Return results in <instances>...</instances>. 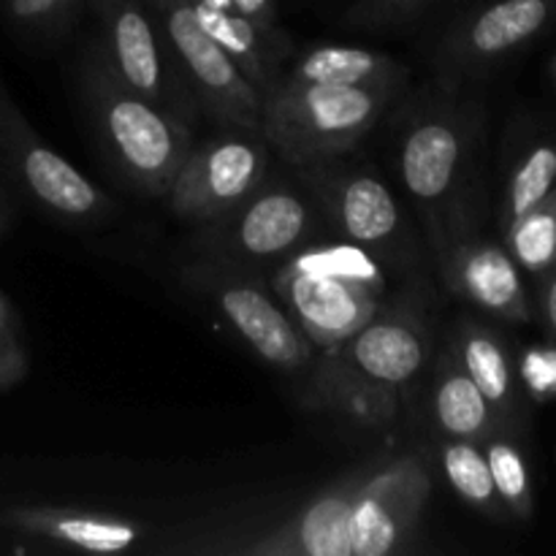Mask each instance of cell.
<instances>
[{
  "mask_svg": "<svg viewBox=\"0 0 556 556\" xmlns=\"http://www.w3.org/2000/svg\"><path fill=\"white\" fill-rule=\"evenodd\" d=\"M394 92L396 87L286 79L264 96L261 134L293 166L331 161L375 128Z\"/></svg>",
  "mask_w": 556,
  "mask_h": 556,
  "instance_id": "obj_3",
  "label": "cell"
},
{
  "mask_svg": "<svg viewBox=\"0 0 556 556\" xmlns=\"http://www.w3.org/2000/svg\"><path fill=\"white\" fill-rule=\"evenodd\" d=\"M554 76H556V58H554Z\"/></svg>",
  "mask_w": 556,
  "mask_h": 556,
  "instance_id": "obj_35",
  "label": "cell"
},
{
  "mask_svg": "<svg viewBox=\"0 0 556 556\" xmlns=\"http://www.w3.org/2000/svg\"><path fill=\"white\" fill-rule=\"evenodd\" d=\"M90 96L117 166L147 193H166L190 152L182 119L125 87L106 65L92 71Z\"/></svg>",
  "mask_w": 556,
  "mask_h": 556,
  "instance_id": "obj_4",
  "label": "cell"
},
{
  "mask_svg": "<svg viewBox=\"0 0 556 556\" xmlns=\"http://www.w3.org/2000/svg\"><path fill=\"white\" fill-rule=\"evenodd\" d=\"M434 418L448 438L478 440V443L494 434L500 421L494 407L454 356L440 364L438 386H434Z\"/></svg>",
  "mask_w": 556,
  "mask_h": 556,
  "instance_id": "obj_21",
  "label": "cell"
},
{
  "mask_svg": "<svg viewBox=\"0 0 556 556\" xmlns=\"http://www.w3.org/2000/svg\"><path fill=\"white\" fill-rule=\"evenodd\" d=\"M386 277L362 244H324L288 261L275 293L309 345L331 351L383 307Z\"/></svg>",
  "mask_w": 556,
  "mask_h": 556,
  "instance_id": "obj_2",
  "label": "cell"
},
{
  "mask_svg": "<svg viewBox=\"0 0 556 556\" xmlns=\"http://www.w3.org/2000/svg\"><path fill=\"white\" fill-rule=\"evenodd\" d=\"M440 462H443L445 478H448L451 486L456 489V494L467 505H472V508L483 510L489 516L503 514L505 505L497 497L486 454H483V445L478 440L451 438L443 445V451H440Z\"/></svg>",
  "mask_w": 556,
  "mask_h": 556,
  "instance_id": "obj_23",
  "label": "cell"
},
{
  "mask_svg": "<svg viewBox=\"0 0 556 556\" xmlns=\"http://www.w3.org/2000/svg\"><path fill=\"white\" fill-rule=\"evenodd\" d=\"M0 356L27 358L25 348H22V340H20V326H16V318L14 313H11L3 293H0Z\"/></svg>",
  "mask_w": 556,
  "mask_h": 556,
  "instance_id": "obj_30",
  "label": "cell"
},
{
  "mask_svg": "<svg viewBox=\"0 0 556 556\" xmlns=\"http://www.w3.org/2000/svg\"><path fill=\"white\" fill-rule=\"evenodd\" d=\"M443 271L451 291L486 313L514 320V324H525L532 318L521 266L516 264L508 248L481 242V239H465L445 250Z\"/></svg>",
  "mask_w": 556,
  "mask_h": 556,
  "instance_id": "obj_13",
  "label": "cell"
},
{
  "mask_svg": "<svg viewBox=\"0 0 556 556\" xmlns=\"http://www.w3.org/2000/svg\"><path fill=\"white\" fill-rule=\"evenodd\" d=\"M215 299L228 324L248 340V345L266 364L286 369V372H296L313 362V345L304 331L264 288L248 280H237V277H226L215 286Z\"/></svg>",
  "mask_w": 556,
  "mask_h": 556,
  "instance_id": "obj_12",
  "label": "cell"
},
{
  "mask_svg": "<svg viewBox=\"0 0 556 556\" xmlns=\"http://www.w3.org/2000/svg\"><path fill=\"white\" fill-rule=\"evenodd\" d=\"M0 231H3V204H0Z\"/></svg>",
  "mask_w": 556,
  "mask_h": 556,
  "instance_id": "obj_34",
  "label": "cell"
},
{
  "mask_svg": "<svg viewBox=\"0 0 556 556\" xmlns=\"http://www.w3.org/2000/svg\"><path fill=\"white\" fill-rule=\"evenodd\" d=\"M291 81L348 87H400L402 68L383 52L362 47H315L293 63Z\"/></svg>",
  "mask_w": 556,
  "mask_h": 556,
  "instance_id": "obj_19",
  "label": "cell"
},
{
  "mask_svg": "<svg viewBox=\"0 0 556 556\" xmlns=\"http://www.w3.org/2000/svg\"><path fill=\"white\" fill-rule=\"evenodd\" d=\"M554 14V0H497L478 11L451 38L456 60L483 63L535 38Z\"/></svg>",
  "mask_w": 556,
  "mask_h": 556,
  "instance_id": "obj_17",
  "label": "cell"
},
{
  "mask_svg": "<svg viewBox=\"0 0 556 556\" xmlns=\"http://www.w3.org/2000/svg\"><path fill=\"white\" fill-rule=\"evenodd\" d=\"M525 378H527V386H530L538 396L556 394V353L552 351L527 353Z\"/></svg>",
  "mask_w": 556,
  "mask_h": 556,
  "instance_id": "obj_28",
  "label": "cell"
},
{
  "mask_svg": "<svg viewBox=\"0 0 556 556\" xmlns=\"http://www.w3.org/2000/svg\"><path fill=\"white\" fill-rule=\"evenodd\" d=\"M378 462L353 467L348 476L331 483L324 494L307 503L280 530L253 543L248 554L255 556H351L353 503Z\"/></svg>",
  "mask_w": 556,
  "mask_h": 556,
  "instance_id": "obj_11",
  "label": "cell"
},
{
  "mask_svg": "<svg viewBox=\"0 0 556 556\" xmlns=\"http://www.w3.org/2000/svg\"><path fill=\"white\" fill-rule=\"evenodd\" d=\"M179 63L193 76L201 101L223 125L237 130H261V92L239 65L212 41L199 25L190 0H150Z\"/></svg>",
  "mask_w": 556,
  "mask_h": 556,
  "instance_id": "obj_6",
  "label": "cell"
},
{
  "mask_svg": "<svg viewBox=\"0 0 556 556\" xmlns=\"http://www.w3.org/2000/svg\"><path fill=\"white\" fill-rule=\"evenodd\" d=\"M556 188V144H538L527 152L508 179L503 201V226L541 204Z\"/></svg>",
  "mask_w": 556,
  "mask_h": 556,
  "instance_id": "obj_25",
  "label": "cell"
},
{
  "mask_svg": "<svg viewBox=\"0 0 556 556\" xmlns=\"http://www.w3.org/2000/svg\"><path fill=\"white\" fill-rule=\"evenodd\" d=\"M432 478L421 456L407 454L372 467L353 503L351 556H389L410 543Z\"/></svg>",
  "mask_w": 556,
  "mask_h": 556,
  "instance_id": "obj_7",
  "label": "cell"
},
{
  "mask_svg": "<svg viewBox=\"0 0 556 556\" xmlns=\"http://www.w3.org/2000/svg\"><path fill=\"white\" fill-rule=\"evenodd\" d=\"M0 157L20 179L22 188L58 215L96 217L106 206V199L90 179L81 177L65 157L33 136L3 90H0Z\"/></svg>",
  "mask_w": 556,
  "mask_h": 556,
  "instance_id": "obj_8",
  "label": "cell"
},
{
  "mask_svg": "<svg viewBox=\"0 0 556 556\" xmlns=\"http://www.w3.org/2000/svg\"><path fill=\"white\" fill-rule=\"evenodd\" d=\"M483 454H486L494 489H497V497L503 500L505 508L516 519H532V514H535V500H532L530 467H527L519 445L508 438H494V434H489L483 440Z\"/></svg>",
  "mask_w": 556,
  "mask_h": 556,
  "instance_id": "obj_24",
  "label": "cell"
},
{
  "mask_svg": "<svg viewBox=\"0 0 556 556\" xmlns=\"http://www.w3.org/2000/svg\"><path fill=\"white\" fill-rule=\"evenodd\" d=\"M0 527L47 538L63 546L92 554L128 552L139 543L141 530L134 521L71 508H9L0 510Z\"/></svg>",
  "mask_w": 556,
  "mask_h": 556,
  "instance_id": "obj_16",
  "label": "cell"
},
{
  "mask_svg": "<svg viewBox=\"0 0 556 556\" xmlns=\"http://www.w3.org/2000/svg\"><path fill=\"white\" fill-rule=\"evenodd\" d=\"M427 362L429 331L421 315L407 304L380 307V313L342 345L320 351L302 405L334 413L362 427H383L394 421L400 391Z\"/></svg>",
  "mask_w": 556,
  "mask_h": 556,
  "instance_id": "obj_1",
  "label": "cell"
},
{
  "mask_svg": "<svg viewBox=\"0 0 556 556\" xmlns=\"http://www.w3.org/2000/svg\"><path fill=\"white\" fill-rule=\"evenodd\" d=\"M462 152L465 139L459 125L451 119L427 117L407 130L400 147V172L418 204H440L454 190L462 172Z\"/></svg>",
  "mask_w": 556,
  "mask_h": 556,
  "instance_id": "obj_15",
  "label": "cell"
},
{
  "mask_svg": "<svg viewBox=\"0 0 556 556\" xmlns=\"http://www.w3.org/2000/svg\"><path fill=\"white\" fill-rule=\"evenodd\" d=\"M103 30H106V68L168 114L179 117L177 92L172 87L161 41L141 0H101Z\"/></svg>",
  "mask_w": 556,
  "mask_h": 556,
  "instance_id": "obj_10",
  "label": "cell"
},
{
  "mask_svg": "<svg viewBox=\"0 0 556 556\" xmlns=\"http://www.w3.org/2000/svg\"><path fill=\"white\" fill-rule=\"evenodd\" d=\"M199 3L212 5V9H226V11H233V3H231V0H199Z\"/></svg>",
  "mask_w": 556,
  "mask_h": 556,
  "instance_id": "obj_33",
  "label": "cell"
},
{
  "mask_svg": "<svg viewBox=\"0 0 556 556\" xmlns=\"http://www.w3.org/2000/svg\"><path fill=\"white\" fill-rule=\"evenodd\" d=\"M299 168L348 242L362 248H389L400 239V206L378 177L369 172H340L326 166V161Z\"/></svg>",
  "mask_w": 556,
  "mask_h": 556,
  "instance_id": "obj_9",
  "label": "cell"
},
{
  "mask_svg": "<svg viewBox=\"0 0 556 556\" xmlns=\"http://www.w3.org/2000/svg\"><path fill=\"white\" fill-rule=\"evenodd\" d=\"M190 3H193V14L199 20V25L239 65V71L253 81L261 98L269 90H275L277 81L271 76V68H275L277 58L271 49L277 47V38H269L266 33H261L253 22L244 20L237 11L212 9V5L199 3V0H190Z\"/></svg>",
  "mask_w": 556,
  "mask_h": 556,
  "instance_id": "obj_20",
  "label": "cell"
},
{
  "mask_svg": "<svg viewBox=\"0 0 556 556\" xmlns=\"http://www.w3.org/2000/svg\"><path fill=\"white\" fill-rule=\"evenodd\" d=\"M79 0H5L11 22L27 30H54L68 20Z\"/></svg>",
  "mask_w": 556,
  "mask_h": 556,
  "instance_id": "obj_27",
  "label": "cell"
},
{
  "mask_svg": "<svg viewBox=\"0 0 556 556\" xmlns=\"http://www.w3.org/2000/svg\"><path fill=\"white\" fill-rule=\"evenodd\" d=\"M233 11L242 14L244 20L253 22L261 33H266L269 38L277 36V3L275 0H231Z\"/></svg>",
  "mask_w": 556,
  "mask_h": 556,
  "instance_id": "obj_29",
  "label": "cell"
},
{
  "mask_svg": "<svg viewBox=\"0 0 556 556\" xmlns=\"http://www.w3.org/2000/svg\"><path fill=\"white\" fill-rule=\"evenodd\" d=\"M505 248L521 271L546 280L556 269V188L541 204L505 226Z\"/></svg>",
  "mask_w": 556,
  "mask_h": 556,
  "instance_id": "obj_22",
  "label": "cell"
},
{
  "mask_svg": "<svg viewBox=\"0 0 556 556\" xmlns=\"http://www.w3.org/2000/svg\"><path fill=\"white\" fill-rule=\"evenodd\" d=\"M451 356L470 375L500 418L516 410V372L503 340L478 324H459Z\"/></svg>",
  "mask_w": 556,
  "mask_h": 556,
  "instance_id": "obj_18",
  "label": "cell"
},
{
  "mask_svg": "<svg viewBox=\"0 0 556 556\" xmlns=\"http://www.w3.org/2000/svg\"><path fill=\"white\" fill-rule=\"evenodd\" d=\"M27 358H5L0 356V391H9L25 378Z\"/></svg>",
  "mask_w": 556,
  "mask_h": 556,
  "instance_id": "obj_31",
  "label": "cell"
},
{
  "mask_svg": "<svg viewBox=\"0 0 556 556\" xmlns=\"http://www.w3.org/2000/svg\"><path fill=\"white\" fill-rule=\"evenodd\" d=\"M266 177V147L255 136H217L190 150L168 185V204L188 220H223Z\"/></svg>",
  "mask_w": 556,
  "mask_h": 556,
  "instance_id": "obj_5",
  "label": "cell"
},
{
  "mask_svg": "<svg viewBox=\"0 0 556 556\" xmlns=\"http://www.w3.org/2000/svg\"><path fill=\"white\" fill-rule=\"evenodd\" d=\"M543 318L556 340V269L546 277V288H543Z\"/></svg>",
  "mask_w": 556,
  "mask_h": 556,
  "instance_id": "obj_32",
  "label": "cell"
},
{
  "mask_svg": "<svg viewBox=\"0 0 556 556\" xmlns=\"http://www.w3.org/2000/svg\"><path fill=\"white\" fill-rule=\"evenodd\" d=\"M228 242L248 258H280L313 233V206L291 188H258L226 215Z\"/></svg>",
  "mask_w": 556,
  "mask_h": 556,
  "instance_id": "obj_14",
  "label": "cell"
},
{
  "mask_svg": "<svg viewBox=\"0 0 556 556\" xmlns=\"http://www.w3.org/2000/svg\"><path fill=\"white\" fill-rule=\"evenodd\" d=\"M432 0H358L348 11V22L362 27H391V25H407Z\"/></svg>",
  "mask_w": 556,
  "mask_h": 556,
  "instance_id": "obj_26",
  "label": "cell"
}]
</instances>
